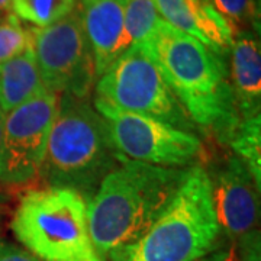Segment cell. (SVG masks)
<instances>
[{"instance_id":"cell-17","label":"cell","mask_w":261,"mask_h":261,"mask_svg":"<svg viewBox=\"0 0 261 261\" xmlns=\"http://www.w3.org/2000/svg\"><path fill=\"white\" fill-rule=\"evenodd\" d=\"M218 15L229 27L232 35L260 29V0H209Z\"/></svg>"},{"instance_id":"cell-14","label":"cell","mask_w":261,"mask_h":261,"mask_svg":"<svg viewBox=\"0 0 261 261\" xmlns=\"http://www.w3.org/2000/svg\"><path fill=\"white\" fill-rule=\"evenodd\" d=\"M45 90L32 47L0 64V109H16Z\"/></svg>"},{"instance_id":"cell-10","label":"cell","mask_w":261,"mask_h":261,"mask_svg":"<svg viewBox=\"0 0 261 261\" xmlns=\"http://www.w3.org/2000/svg\"><path fill=\"white\" fill-rule=\"evenodd\" d=\"M212 199L221 232L238 241L258 229L260 187L237 155L226 157L211 176Z\"/></svg>"},{"instance_id":"cell-20","label":"cell","mask_w":261,"mask_h":261,"mask_svg":"<svg viewBox=\"0 0 261 261\" xmlns=\"http://www.w3.org/2000/svg\"><path fill=\"white\" fill-rule=\"evenodd\" d=\"M237 248H238V255L241 261H260L261 260V241L260 231L244 235L237 241Z\"/></svg>"},{"instance_id":"cell-7","label":"cell","mask_w":261,"mask_h":261,"mask_svg":"<svg viewBox=\"0 0 261 261\" xmlns=\"http://www.w3.org/2000/svg\"><path fill=\"white\" fill-rule=\"evenodd\" d=\"M93 102L108 123L115 148L125 159L159 167L187 168L197 166L196 163L205 154L197 134L174 128L155 118Z\"/></svg>"},{"instance_id":"cell-19","label":"cell","mask_w":261,"mask_h":261,"mask_svg":"<svg viewBox=\"0 0 261 261\" xmlns=\"http://www.w3.org/2000/svg\"><path fill=\"white\" fill-rule=\"evenodd\" d=\"M32 47L31 29H25L16 15L9 13L0 20V64Z\"/></svg>"},{"instance_id":"cell-16","label":"cell","mask_w":261,"mask_h":261,"mask_svg":"<svg viewBox=\"0 0 261 261\" xmlns=\"http://www.w3.org/2000/svg\"><path fill=\"white\" fill-rule=\"evenodd\" d=\"M16 18L44 28L75 9V0H12Z\"/></svg>"},{"instance_id":"cell-4","label":"cell","mask_w":261,"mask_h":261,"mask_svg":"<svg viewBox=\"0 0 261 261\" xmlns=\"http://www.w3.org/2000/svg\"><path fill=\"white\" fill-rule=\"evenodd\" d=\"M207 170L192 166L174 197L134 243L108 255L109 261H195L219 245Z\"/></svg>"},{"instance_id":"cell-23","label":"cell","mask_w":261,"mask_h":261,"mask_svg":"<svg viewBox=\"0 0 261 261\" xmlns=\"http://www.w3.org/2000/svg\"><path fill=\"white\" fill-rule=\"evenodd\" d=\"M8 200L9 197L8 195L0 190V226H2V222H3V218H5V214H6V206H8Z\"/></svg>"},{"instance_id":"cell-25","label":"cell","mask_w":261,"mask_h":261,"mask_svg":"<svg viewBox=\"0 0 261 261\" xmlns=\"http://www.w3.org/2000/svg\"><path fill=\"white\" fill-rule=\"evenodd\" d=\"M5 116H6V113L3 112L2 109H0V140H2V132H3V123H5Z\"/></svg>"},{"instance_id":"cell-5","label":"cell","mask_w":261,"mask_h":261,"mask_svg":"<svg viewBox=\"0 0 261 261\" xmlns=\"http://www.w3.org/2000/svg\"><path fill=\"white\" fill-rule=\"evenodd\" d=\"M19 243L41 261H106L89 232L87 202L63 187L23 193L10 222Z\"/></svg>"},{"instance_id":"cell-11","label":"cell","mask_w":261,"mask_h":261,"mask_svg":"<svg viewBox=\"0 0 261 261\" xmlns=\"http://www.w3.org/2000/svg\"><path fill=\"white\" fill-rule=\"evenodd\" d=\"M125 3L126 0H82L80 15L96 77L130 47L125 32Z\"/></svg>"},{"instance_id":"cell-9","label":"cell","mask_w":261,"mask_h":261,"mask_svg":"<svg viewBox=\"0 0 261 261\" xmlns=\"http://www.w3.org/2000/svg\"><path fill=\"white\" fill-rule=\"evenodd\" d=\"M58 94L44 90L5 116L0 140V186H23L39 176Z\"/></svg>"},{"instance_id":"cell-21","label":"cell","mask_w":261,"mask_h":261,"mask_svg":"<svg viewBox=\"0 0 261 261\" xmlns=\"http://www.w3.org/2000/svg\"><path fill=\"white\" fill-rule=\"evenodd\" d=\"M0 261H41L28 250L12 244L6 240H0Z\"/></svg>"},{"instance_id":"cell-3","label":"cell","mask_w":261,"mask_h":261,"mask_svg":"<svg viewBox=\"0 0 261 261\" xmlns=\"http://www.w3.org/2000/svg\"><path fill=\"white\" fill-rule=\"evenodd\" d=\"M122 159L108 123L89 97L61 94L39 171L47 187L75 190L89 203Z\"/></svg>"},{"instance_id":"cell-1","label":"cell","mask_w":261,"mask_h":261,"mask_svg":"<svg viewBox=\"0 0 261 261\" xmlns=\"http://www.w3.org/2000/svg\"><path fill=\"white\" fill-rule=\"evenodd\" d=\"M141 44L196 126L228 144L241 118L224 57L163 19Z\"/></svg>"},{"instance_id":"cell-24","label":"cell","mask_w":261,"mask_h":261,"mask_svg":"<svg viewBox=\"0 0 261 261\" xmlns=\"http://www.w3.org/2000/svg\"><path fill=\"white\" fill-rule=\"evenodd\" d=\"M12 9V0H0V18L9 15Z\"/></svg>"},{"instance_id":"cell-18","label":"cell","mask_w":261,"mask_h":261,"mask_svg":"<svg viewBox=\"0 0 261 261\" xmlns=\"http://www.w3.org/2000/svg\"><path fill=\"white\" fill-rule=\"evenodd\" d=\"M161 20L154 0H126L125 32L130 45L141 44Z\"/></svg>"},{"instance_id":"cell-8","label":"cell","mask_w":261,"mask_h":261,"mask_svg":"<svg viewBox=\"0 0 261 261\" xmlns=\"http://www.w3.org/2000/svg\"><path fill=\"white\" fill-rule=\"evenodd\" d=\"M31 35L45 90L89 97L96 74L80 10L74 9L48 27L31 29Z\"/></svg>"},{"instance_id":"cell-15","label":"cell","mask_w":261,"mask_h":261,"mask_svg":"<svg viewBox=\"0 0 261 261\" xmlns=\"http://www.w3.org/2000/svg\"><path fill=\"white\" fill-rule=\"evenodd\" d=\"M228 145L247 166L255 185L261 189V115L241 119Z\"/></svg>"},{"instance_id":"cell-13","label":"cell","mask_w":261,"mask_h":261,"mask_svg":"<svg viewBox=\"0 0 261 261\" xmlns=\"http://www.w3.org/2000/svg\"><path fill=\"white\" fill-rule=\"evenodd\" d=\"M229 82L241 119L261 115V48L258 35L240 32L231 45Z\"/></svg>"},{"instance_id":"cell-22","label":"cell","mask_w":261,"mask_h":261,"mask_svg":"<svg viewBox=\"0 0 261 261\" xmlns=\"http://www.w3.org/2000/svg\"><path fill=\"white\" fill-rule=\"evenodd\" d=\"M195 261H235L233 260V255H231V252L228 251H212V254H206L203 257L197 258Z\"/></svg>"},{"instance_id":"cell-6","label":"cell","mask_w":261,"mask_h":261,"mask_svg":"<svg viewBox=\"0 0 261 261\" xmlns=\"http://www.w3.org/2000/svg\"><path fill=\"white\" fill-rule=\"evenodd\" d=\"M94 100L155 118L187 132L196 134L199 129L142 44L130 45L99 77Z\"/></svg>"},{"instance_id":"cell-12","label":"cell","mask_w":261,"mask_h":261,"mask_svg":"<svg viewBox=\"0 0 261 261\" xmlns=\"http://www.w3.org/2000/svg\"><path fill=\"white\" fill-rule=\"evenodd\" d=\"M168 25L196 38L216 54L229 53L233 35L209 0H154Z\"/></svg>"},{"instance_id":"cell-2","label":"cell","mask_w":261,"mask_h":261,"mask_svg":"<svg viewBox=\"0 0 261 261\" xmlns=\"http://www.w3.org/2000/svg\"><path fill=\"white\" fill-rule=\"evenodd\" d=\"M187 168L122 159L87 203L89 232L100 257L106 260L148 229L174 197Z\"/></svg>"}]
</instances>
